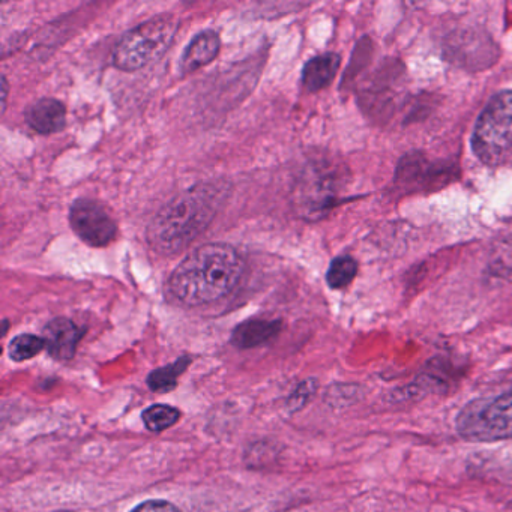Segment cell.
Listing matches in <instances>:
<instances>
[{"label":"cell","instance_id":"cell-17","mask_svg":"<svg viewBox=\"0 0 512 512\" xmlns=\"http://www.w3.org/2000/svg\"><path fill=\"white\" fill-rule=\"evenodd\" d=\"M493 269L500 277L512 280V236L506 239L494 257Z\"/></svg>","mask_w":512,"mask_h":512},{"label":"cell","instance_id":"cell-7","mask_svg":"<svg viewBox=\"0 0 512 512\" xmlns=\"http://www.w3.org/2000/svg\"><path fill=\"white\" fill-rule=\"evenodd\" d=\"M335 182L323 167L313 166L304 170L293 190V206L307 220L322 218L334 205Z\"/></svg>","mask_w":512,"mask_h":512},{"label":"cell","instance_id":"cell-12","mask_svg":"<svg viewBox=\"0 0 512 512\" xmlns=\"http://www.w3.org/2000/svg\"><path fill=\"white\" fill-rule=\"evenodd\" d=\"M340 64V56L335 53H325L310 59L302 70V85L310 92L328 88L334 82Z\"/></svg>","mask_w":512,"mask_h":512},{"label":"cell","instance_id":"cell-10","mask_svg":"<svg viewBox=\"0 0 512 512\" xmlns=\"http://www.w3.org/2000/svg\"><path fill=\"white\" fill-rule=\"evenodd\" d=\"M221 38L212 29L199 32L185 47L181 58V68L184 73H194L200 68L211 64L220 55Z\"/></svg>","mask_w":512,"mask_h":512},{"label":"cell","instance_id":"cell-14","mask_svg":"<svg viewBox=\"0 0 512 512\" xmlns=\"http://www.w3.org/2000/svg\"><path fill=\"white\" fill-rule=\"evenodd\" d=\"M358 274V263L349 256H340L332 260L326 272V283L331 289L340 290L349 286Z\"/></svg>","mask_w":512,"mask_h":512},{"label":"cell","instance_id":"cell-2","mask_svg":"<svg viewBox=\"0 0 512 512\" xmlns=\"http://www.w3.org/2000/svg\"><path fill=\"white\" fill-rule=\"evenodd\" d=\"M224 190L199 184L167 202L148 226L149 244L161 254H176L190 247L214 221L223 203Z\"/></svg>","mask_w":512,"mask_h":512},{"label":"cell","instance_id":"cell-20","mask_svg":"<svg viewBox=\"0 0 512 512\" xmlns=\"http://www.w3.org/2000/svg\"><path fill=\"white\" fill-rule=\"evenodd\" d=\"M8 82L7 77H2V115H4L5 110H7V100H8Z\"/></svg>","mask_w":512,"mask_h":512},{"label":"cell","instance_id":"cell-13","mask_svg":"<svg viewBox=\"0 0 512 512\" xmlns=\"http://www.w3.org/2000/svg\"><path fill=\"white\" fill-rule=\"evenodd\" d=\"M190 356H182L173 364L164 365L152 371L148 377V386L154 392H170L178 386L179 377L190 365Z\"/></svg>","mask_w":512,"mask_h":512},{"label":"cell","instance_id":"cell-18","mask_svg":"<svg viewBox=\"0 0 512 512\" xmlns=\"http://www.w3.org/2000/svg\"><path fill=\"white\" fill-rule=\"evenodd\" d=\"M316 389V380L310 379L302 382L301 385L298 386V389L293 392L292 397L289 398L290 410H292V412H296V410L302 409V407L308 403V400L313 397Z\"/></svg>","mask_w":512,"mask_h":512},{"label":"cell","instance_id":"cell-4","mask_svg":"<svg viewBox=\"0 0 512 512\" xmlns=\"http://www.w3.org/2000/svg\"><path fill=\"white\" fill-rule=\"evenodd\" d=\"M472 146L488 166H496L512 151V91L499 92L488 101L476 121Z\"/></svg>","mask_w":512,"mask_h":512},{"label":"cell","instance_id":"cell-5","mask_svg":"<svg viewBox=\"0 0 512 512\" xmlns=\"http://www.w3.org/2000/svg\"><path fill=\"white\" fill-rule=\"evenodd\" d=\"M458 434L472 442L512 437V391L487 400L470 401L457 416Z\"/></svg>","mask_w":512,"mask_h":512},{"label":"cell","instance_id":"cell-16","mask_svg":"<svg viewBox=\"0 0 512 512\" xmlns=\"http://www.w3.org/2000/svg\"><path fill=\"white\" fill-rule=\"evenodd\" d=\"M46 349V341L43 337H37L34 334H20L10 343L11 359L16 362L28 361L35 358Z\"/></svg>","mask_w":512,"mask_h":512},{"label":"cell","instance_id":"cell-3","mask_svg":"<svg viewBox=\"0 0 512 512\" xmlns=\"http://www.w3.org/2000/svg\"><path fill=\"white\" fill-rule=\"evenodd\" d=\"M178 28V20L169 14L140 23L116 44L113 65L127 73L142 70L169 50Z\"/></svg>","mask_w":512,"mask_h":512},{"label":"cell","instance_id":"cell-1","mask_svg":"<svg viewBox=\"0 0 512 512\" xmlns=\"http://www.w3.org/2000/svg\"><path fill=\"white\" fill-rule=\"evenodd\" d=\"M244 260L224 242L200 245L170 275L167 289L187 307L212 304L229 295L241 280Z\"/></svg>","mask_w":512,"mask_h":512},{"label":"cell","instance_id":"cell-9","mask_svg":"<svg viewBox=\"0 0 512 512\" xmlns=\"http://www.w3.org/2000/svg\"><path fill=\"white\" fill-rule=\"evenodd\" d=\"M26 122L43 136L61 133L67 127V107L56 98H41L29 107Z\"/></svg>","mask_w":512,"mask_h":512},{"label":"cell","instance_id":"cell-15","mask_svg":"<svg viewBox=\"0 0 512 512\" xmlns=\"http://www.w3.org/2000/svg\"><path fill=\"white\" fill-rule=\"evenodd\" d=\"M142 418L149 431L160 433L173 427L181 419V412L166 404H154L143 412Z\"/></svg>","mask_w":512,"mask_h":512},{"label":"cell","instance_id":"cell-21","mask_svg":"<svg viewBox=\"0 0 512 512\" xmlns=\"http://www.w3.org/2000/svg\"><path fill=\"white\" fill-rule=\"evenodd\" d=\"M58 512H71V511H58Z\"/></svg>","mask_w":512,"mask_h":512},{"label":"cell","instance_id":"cell-11","mask_svg":"<svg viewBox=\"0 0 512 512\" xmlns=\"http://www.w3.org/2000/svg\"><path fill=\"white\" fill-rule=\"evenodd\" d=\"M280 331V320L250 319L236 326L232 334V343L238 349H253L268 343L277 337Z\"/></svg>","mask_w":512,"mask_h":512},{"label":"cell","instance_id":"cell-8","mask_svg":"<svg viewBox=\"0 0 512 512\" xmlns=\"http://www.w3.org/2000/svg\"><path fill=\"white\" fill-rule=\"evenodd\" d=\"M85 334V329L79 328L73 320L67 317H56L47 323L43 331L46 349L52 358L58 361H68L76 355L77 346Z\"/></svg>","mask_w":512,"mask_h":512},{"label":"cell","instance_id":"cell-6","mask_svg":"<svg viewBox=\"0 0 512 512\" xmlns=\"http://www.w3.org/2000/svg\"><path fill=\"white\" fill-rule=\"evenodd\" d=\"M71 229L80 241L89 247L103 248L112 244L118 236V224L97 200L79 199L71 205Z\"/></svg>","mask_w":512,"mask_h":512},{"label":"cell","instance_id":"cell-19","mask_svg":"<svg viewBox=\"0 0 512 512\" xmlns=\"http://www.w3.org/2000/svg\"><path fill=\"white\" fill-rule=\"evenodd\" d=\"M131 512H181V509L169 500L152 499L140 503Z\"/></svg>","mask_w":512,"mask_h":512}]
</instances>
